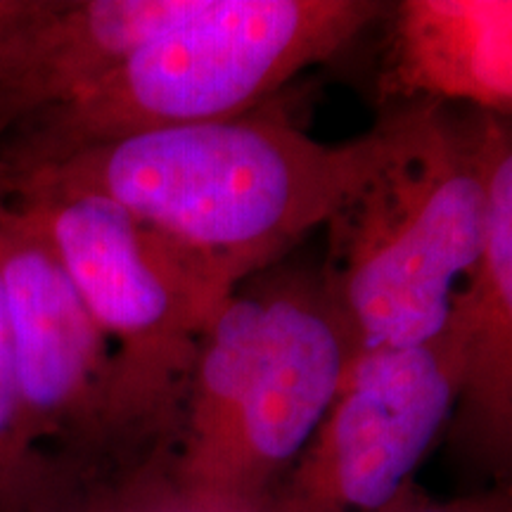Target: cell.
<instances>
[{
    "label": "cell",
    "instance_id": "6da1fadb",
    "mask_svg": "<svg viewBox=\"0 0 512 512\" xmlns=\"http://www.w3.org/2000/svg\"><path fill=\"white\" fill-rule=\"evenodd\" d=\"M422 114L425 100L396 102L363 136L325 143L252 110L91 147L8 188L50 183L107 197L242 285L328 226L406 150Z\"/></svg>",
    "mask_w": 512,
    "mask_h": 512
},
{
    "label": "cell",
    "instance_id": "4fadbf2b",
    "mask_svg": "<svg viewBox=\"0 0 512 512\" xmlns=\"http://www.w3.org/2000/svg\"><path fill=\"white\" fill-rule=\"evenodd\" d=\"M48 8L50 0H0V86Z\"/></svg>",
    "mask_w": 512,
    "mask_h": 512
},
{
    "label": "cell",
    "instance_id": "8fae6325",
    "mask_svg": "<svg viewBox=\"0 0 512 512\" xmlns=\"http://www.w3.org/2000/svg\"><path fill=\"white\" fill-rule=\"evenodd\" d=\"M41 458L31 444L19 396L15 342L0 278V510L19 501L38 475Z\"/></svg>",
    "mask_w": 512,
    "mask_h": 512
},
{
    "label": "cell",
    "instance_id": "7c38bea8",
    "mask_svg": "<svg viewBox=\"0 0 512 512\" xmlns=\"http://www.w3.org/2000/svg\"><path fill=\"white\" fill-rule=\"evenodd\" d=\"M382 512H512V489L486 486L453 498H434L415 479Z\"/></svg>",
    "mask_w": 512,
    "mask_h": 512
},
{
    "label": "cell",
    "instance_id": "ba28073f",
    "mask_svg": "<svg viewBox=\"0 0 512 512\" xmlns=\"http://www.w3.org/2000/svg\"><path fill=\"white\" fill-rule=\"evenodd\" d=\"M460 299L465 366L441 444L470 489H512V136L491 181L482 261Z\"/></svg>",
    "mask_w": 512,
    "mask_h": 512
},
{
    "label": "cell",
    "instance_id": "7a4b0ae2",
    "mask_svg": "<svg viewBox=\"0 0 512 512\" xmlns=\"http://www.w3.org/2000/svg\"><path fill=\"white\" fill-rule=\"evenodd\" d=\"M387 12L382 0H192L102 79L0 133V188L114 140L252 112Z\"/></svg>",
    "mask_w": 512,
    "mask_h": 512
},
{
    "label": "cell",
    "instance_id": "52a82bcc",
    "mask_svg": "<svg viewBox=\"0 0 512 512\" xmlns=\"http://www.w3.org/2000/svg\"><path fill=\"white\" fill-rule=\"evenodd\" d=\"M264 278L259 354L228 451L192 512H256L309 446L358 356L320 268Z\"/></svg>",
    "mask_w": 512,
    "mask_h": 512
},
{
    "label": "cell",
    "instance_id": "277c9868",
    "mask_svg": "<svg viewBox=\"0 0 512 512\" xmlns=\"http://www.w3.org/2000/svg\"><path fill=\"white\" fill-rule=\"evenodd\" d=\"M0 202L41 230L110 342L126 467L171 456L200 339L240 285L102 195L22 183Z\"/></svg>",
    "mask_w": 512,
    "mask_h": 512
},
{
    "label": "cell",
    "instance_id": "3957f363",
    "mask_svg": "<svg viewBox=\"0 0 512 512\" xmlns=\"http://www.w3.org/2000/svg\"><path fill=\"white\" fill-rule=\"evenodd\" d=\"M512 119L425 100L411 143L328 223L325 285L358 354L439 337L482 261Z\"/></svg>",
    "mask_w": 512,
    "mask_h": 512
},
{
    "label": "cell",
    "instance_id": "30bf717a",
    "mask_svg": "<svg viewBox=\"0 0 512 512\" xmlns=\"http://www.w3.org/2000/svg\"><path fill=\"white\" fill-rule=\"evenodd\" d=\"M0 512H190L169 477V460L105 472L46 463L27 496Z\"/></svg>",
    "mask_w": 512,
    "mask_h": 512
},
{
    "label": "cell",
    "instance_id": "9c48e42d",
    "mask_svg": "<svg viewBox=\"0 0 512 512\" xmlns=\"http://www.w3.org/2000/svg\"><path fill=\"white\" fill-rule=\"evenodd\" d=\"M387 17V98L512 119V0H403Z\"/></svg>",
    "mask_w": 512,
    "mask_h": 512
},
{
    "label": "cell",
    "instance_id": "8992f818",
    "mask_svg": "<svg viewBox=\"0 0 512 512\" xmlns=\"http://www.w3.org/2000/svg\"><path fill=\"white\" fill-rule=\"evenodd\" d=\"M0 278L38 458L79 472L124 470L114 351L41 230L5 202Z\"/></svg>",
    "mask_w": 512,
    "mask_h": 512
},
{
    "label": "cell",
    "instance_id": "5b68a950",
    "mask_svg": "<svg viewBox=\"0 0 512 512\" xmlns=\"http://www.w3.org/2000/svg\"><path fill=\"white\" fill-rule=\"evenodd\" d=\"M465 349L458 299L430 342L358 354L309 446L256 512H382L444 439Z\"/></svg>",
    "mask_w": 512,
    "mask_h": 512
}]
</instances>
